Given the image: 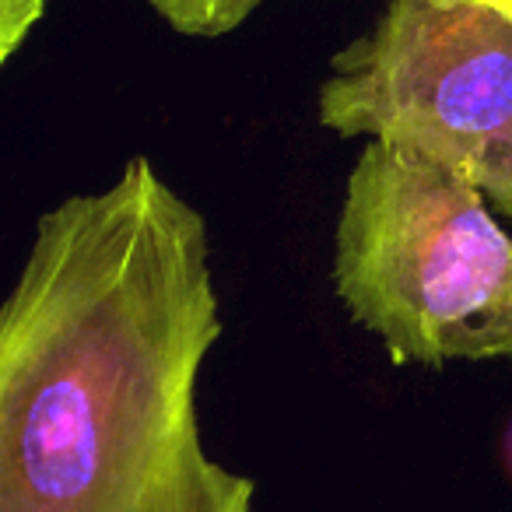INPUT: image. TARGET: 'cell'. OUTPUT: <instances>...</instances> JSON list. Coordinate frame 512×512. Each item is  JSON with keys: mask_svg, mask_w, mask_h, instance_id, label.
Here are the masks:
<instances>
[{"mask_svg": "<svg viewBox=\"0 0 512 512\" xmlns=\"http://www.w3.org/2000/svg\"><path fill=\"white\" fill-rule=\"evenodd\" d=\"M320 127L460 176L512 225V15L488 0H390L330 60Z\"/></svg>", "mask_w": 512, "mask_h": 512, "instance_id": "3957f363", "label": "cell"}, {"mask_svg": "<svg viewBox=\"0 0 512 512\" xmlns=\"http://www.w3.org/2000/svg\"><path fill=\"white\" fill-rule=\"evenodd\" d=\"M267 0H148V8L172 32L190 39H218L235 32Z\"/></svg>", "mask_w": 512, "mask_h": 512, "instance_id": "277c9868", "label": "cell"}, {"mask_svg": "<svg viewBox=\"0 0 512 512\" xmlns=\"http://www.w3.org/2000/svg\"><path fill=\"white\" fill-rule=\"evenodd\" d=\"M46 0H0V64H8L18 46L43 18Z\"/></svg>", "mask_w": 512, "mask_h": 512, "instance_id": "5b68a950", "label": "cell"}, {"mask_svg": "<svg viewBox=\"0 0 512 512\" xmlns=\"http://www.w3.org/2000/svg\"><path fill=\"white\" fill-rule=\"evenodd\" d=\"M330 281L397 365H512V232L481 190L439 165L365 141Z\"/></svg>", "mask_w": 512, "mask_h": 512, "instance_id": "7a4b0ae2", "label": "cell"}, {"mask_svg": "<svg viewBox=\"0 0 512 512\" xmlns=\"http://www.w3.org/2000/svg\"><path fill=\"white\" fill-rule=\"evenodd\" d=\"M509 463H512V428H509Z\"/></svg>", "mask_w": 512, "mask_h": 512, "instance_id": "52a82bcc", "label": "cell"}, {"mask_svg": "<svg viewBox=\"0 0 512 512\" xmlns=\"http://www.w3.org/2000/svg\"><path fill=\"white\" fill-rule=\"evenodd\" d=\"M488 4H495V8H502V11H509V15H512V0H488Z\"/></svg>", "mask_w": 512, "mask_h": 512, "instance_id": "8992f818", "label": "cell"}, {"mask_svg": "<svg viewBox=\"0 0 512 512\" xmlns=\"http://www.w3.org/2000/svg\"><path fill=\"white\" fill-rule=\"evenodd\" d=\"M207 218L134 155L53 204L0 309V512H253L200 435Z\"/></svg>", "mask_w": 512, "mask_h": 512, "instance_id": "6da1fadb", "label": "cell"}]
</instances>
